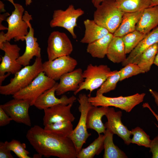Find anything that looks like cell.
<instances>
[{
    "mask_svg": "<svg viewBox=\"0 0 158 158\" xmlns=\"http://www.w3.org/2000/svg\"><path fill=\"white\" fill-rule=\"evenodd\" d=\"M26 136L31 146L42 157L77 158L75 146L68 137L48 132L37 125L31 127L28 131Z\"/></svg>",
    "mask_w": 158,
    "mask_h": 158,
    "instance_id": "6da1fadb",
    "label": "cell"
},
{
    "mask_svg": "<svg viewBox=\"0 0 158 158\" xmlns=\"http://www.w3.org/2000/svg\"><path fill=\"white\" fill-rule=\"evenodd\" d=\"M41 57H36L33 63L21 69L14 74L10 82L0 86V93L2 95H13L27 87L41 72L43 71Z\"/></svg>",
    "mask_w": 158,
    "mask_h": 158,
    "instance_id": "7a4b0ae2",
    "label": "cell"
},
{
    "mask_svg": "<svg viewBox=\"0 0 158 158\" xmlns=\"http://www.w3.org/2000/svg\"><path fill=\"white\" fill-rule=\"evenodd\" d=\"M96 8L93 20L114 34L120 24L124 12L118 8L114 0H104Z\"/></svg>",
    "mask_w": 158,
    "mask_h": 158,
    "instance_id": "3957f363",
    "label": "cell"
},
{
    "mask_svg": "<svg viewBox=\"0 0 158 158\" xmlns=\"http://www.w3.org/2000/svg\"><path fill=\"white\" fill-rule=\"evenodd\" d=\"M88 98L85 94H80L78 96V100L80 105L78 109L80 113V116L77 126L69 137L73 141L77 154L91 135L87 130V117L88 112L92 105L88 101Z\"/></svg>",
    "mask_w": 158,
    "mask_h": 158,
    "instance_id": "277c9868",
    "label": "cell"
},
{
    "mask_svg": "<svg viewBox=\"0 0 158 158\" xmlns=\"http://www.w3.org/2000/svg\"><path fill=\"white\" fill-rule=\"evenodd\" d=\"M6 0L11 2L14 6L15 9L6 20L8 27L7 31L4 35L5 41L10 42L13 39L16 42L23 41L25 40L24 37L28 32L29 28L28 23L23 19L24 9L20 4L15 3L13 0Z\"/></svg>",
    "mask_w": 158,
    "mask_h": 158,
    "instance_id": "5b68a950",
    "label": "cell"
},
{
    "mask_svg": "<svg viewBox=\"0 0 158 158\" xmlns=\"http://www.w3.org/2000/svg\"><path fill=\"white\" fill-rule=\"evenodd\" d=\"M114 72V71H111L107 65L97 66L90 64L83 72L84 81L80 85L78 89L73 92L74 95H76L81 90H85L90 91L88 97L90 96L91 93L100 87L107 78Z\"/></svg>",
    "mask_w": 158,
    "mask_h": 158,
    "instance_id": "8992f818",
    "label": "cell"
},
{
    "mask_svg": "<svg viewBox=\"0 0 158 158\" xmlns=\"http://www.w3.org/2000/svg\"><path fill=\"white\" fill-rule=\"evenodd\" d=\"M144 93L123 97H109L102 95H96L95 97H88V100L95 106L114 107L130 112L136 105L143 101L145 95Z\"/></svg>",
    "mask_w": 158,
    "mask_h": 158,
    "instance_id": "52a82bcc",
    "label": "cell"
},
{
    "mask_svg": "<svg viewBox=\"0 0 158 158\" xmlns=\"http://www.w3.org/2000/svg\"><path fill=\"white\" fill-rule=\"evenodd\" d=\"M56 83L42 71L28 85L13 95V97L28 100L31 106H33L42 94L53 87Z\"/></svg>",
    "mask_w": 158,
    "mask_h": 158,
    "instance_id": "ba28073f",
    "label": "cell"
},
{
    "mask_svg": "<svg viewBox=\"0 0 158 158\" xmlns=\"http://www.w3.org/2000/svg\"><path fill=\"white\" fill-rule=\"evenodd\" d=\"M84 13L81 8H75L71 4L65 10L58 9L54 11L52 18L49 23L51 27L63 28L70 33L74 39L77 38L74 29L77 26L78 18Z\"/></svg>",
    "mask_w": 158,
    "mask_h": 158,
    "instance_id": "9c48e42d",
    "label": "cell"
},
{
    "mask_svg": "<svg viewBox=\"0 0 158 158\" xmlns=\"http://www.w3.org/2000/svg\"><path fill=\"white\" fill-rule=\"evenodd\" d=\"M73 49L72 43L66 33L59 31L52 32L47 40V53L49 60L68 56Z\"/></svg>",
    "mask_w": 158,
    "mask_h": 158,
    "instance_id": "30bf717a",
    "label": "cell"
},
{
    "mask_svg": "<svg viewBox=\"0 0 158 158\" xmlns=\"http://www.w3.org/2000/svg\"><path fill=\"white\" fill-rule=\"evenodd\" d=\"M77 64V60L69 55L64 56L43 63V70L46 75L56 81L74 70Z\"/></svg>",
    "mask_w": 158,
    "mask_h": 158,
    "instance_id": "8fae6325",
    "label": "cell"
},
{
    "mask_svg": "<svg viewBox=\"0 0 158 158\" xmlns=\"http://www.w3.org/2000/svg\"><path fill=\"white\" fill-rule=\"evenodd\" d=\"M31 106L28 100L14 98L0 107L12 118V120L19 123L31 126V121L28 111Z\"/></svg>",
    "mask_w": 158,
    "mask_h": 158,
    "instance_id": "7c38bea8",
    "label": "cell"
},
{
    "mask_svg": "<svg viewBox=\"0 0 158 158\" xmlns=\"http://www.w3.org/2000/svg\"><path fill=\"white\" fill-rule=\"evenodd\" d=\"M23 19L28 23L29 30L24 38L26 42V47L24 53L17 60L18 62L22 66L29 65L31 60L34 56H41V49L37 42V39L34 36V31L30 23L32 19V15L28 11H25Z\"/></svg>",
    "mask_w": 158,
    "mask_h": 158,
    "instance_id": "4fadbf2b",
    "label": "cell"
},
{
    "mask_svg": "<svg viewBox=\"0 0 158 158\" xmlns=\"http://www.w3.org/2000/svg\"><path fill=\"white\" fill-rule=\"evenodd\" d=\"M0 49L5 53L4 56H1L0 75L7 73L15 74L22 67L17 61L20 56V48L17 44H11L9 42L7 41L0 46Z\"/></svg>",
    "mask_w": 158,
    "mask_h": 158,
    "instance_id": "5bb4252c",
    "label": "cell"
},
{
    "mask_svg": "<svg viewBox=\"0 0 158 158\" xmlns=\"http://www.w3.org/2000/svg\"><path fill=\"white\" fill-rule=\"evenodd\" d=\"M105 116L107 120L104 124L106 128L114 134L117 135L122 139L126 144L129 145L131 143L130 131L122 122V112L116 111L114 108L109 107Z\"/></svg>",
    "mask_w": 158,
    "mask_h": 158,
    "instance_id": "9a60e30c",
    "label": "cell"
},
{
    "mask_svg": "<svg viewBox=\"0 0 158 158\" xmlns=\"http://www.w3.org/2000/svg\"><path fill=\"white\" fill-rule=\"evenodd\" d=\"M58 83H56L53 87L42 94L36 100L33 106L42 110L59 104H73L77 99L73 95L69 97L64 95L60 98L56 97L55 93Z\"/></svg>",
    "mask_w": 158,
    "mask_h": 158,
    "instance_id": "2e32d148",
    "label": "cell"
},
{
    "mask_svg": "<svg viewBox=\"0 0 158 158\" xmlns=\"http://www.w3.org/2000/svg\"><path fill=\"white\" fill-rule=\"evenodd\" d=\"M83 72L82 69L78 68L62 76L56 88V95H61L69 91H76L84 80Z\"/></svg>",
    "mask_w": 158,
    "mask_h": 158,
    "instance_id": "e0dca14e",
    "label": "cell"
},
{
    "mask_svg": "<svg viewBox=\"0 0 158 158\" xmlns=\"http://www.w3.org/2000/svg\"><path fill=\"white\" fill-rule=\"evenodd\" d=\"M73 104H59L44 109L43 125L62 121H73L75 118L71 111Z\"/></svg>",
    "mask_w": 158,
    "mask_h": 158,
    "instance_id": "ac0fdd59",
    "label": "cell"
},
{
    "mask_svg": "<svg viewBox=\"0 0 158 158\" xmlns=\"http://www.w3.org/2000/svg\"><path fill=\"white\" fill-rule=\"evenodd\" d=\"M158 43V27L147 34L122 63L124 66L130 63L137 64L140 56L146 49L154 44Z\"/></svg>",
    "mask_w": 158,
    "mask_h": 158,
    "instance_id": "d6986e66",
    "label": "cell"
},
{
    "mask_svg": "<svg viewBox=\"0 0 158 158\" xmlns=\"http://www.w3.org/2000/svg\"><path fill=\"white\" fill-rule=\"evenodd\" d=\"M158 25V5L145 9L136 26V30L147 34Z\"/></svg>",
    "mask_w": 158,
    "mask_h": 158,
    "instance_id": "ffe728a7",
    "label": "cell"
},
{
    "mask_svg": "<svg viewBox=\"0 0 158 158\" xmlns=\"http://www.w3.org/2000/svg\"><path fill=\"white\" fill-rule=\"evenodd\" d=\"M109 107H98L93 106L89 110L87 117V129L94 130L99 135L105 133L106 128L102 120L103 116L105 115Z\"/></svg>",
    "mask_w": 158,
    "mask_h": 158,
    "instance_id": "44dd1931",
    "label": "cell"
},
{
    "mask_svg": "<svg viewBox=\"0 0 158 158\" xmlns=\"http://www.w3.org/2000/svg\"><path fill=\"white\" fill-rule=\"evenodd\" d=\"M85 34L80 42L89 44L105 36L110 32L105 28L97 24L93 20L84 21Z\"/></svg>",
    "mask_w": 158,
    "mask_h": 158,
    "instance_id": "7402d4cb",
    "label": "cell"
},
{
    "mask_svg": "<svg viewBox=\"0 0 158 158\" xmlns=\"http://www.w3.org/2000/svg\"><path fill=\"white\" fill-rule=\"evenodd\" d=\"M143 10L135 12H124L121 24L114 33V36L122 37L136 30V25Z\"/></svg>",
    "mask_w": 158,
    "mask_h": 158,
    "instance_id": "603a6c76",
    "label": "cell"
},
{
    "mask_svg": "<svg viewBox=\"0 0 158 158\" xmlns=\"http://www.w3.org/2000/svg\"><path fill=\"white\" fill-rule=\"evenodd\" d=\"M125 46L121 37L114 36L108 47L106 56L114 63H122L126 59Z\"/></svg>",
    "mask_w": 158,
    "mask_h": 158,
    "instance_id": "cb8c5ba5",
    "label": "cell"
},
{
    "mask_svg": "<svg viewBox=\"0 0 158 158\" xmlns=\"http://www.w3.org/2000/svg\"><path fill=\"white\" fill-rule=\"evenodd\" d=\"M114 37L110 33L104 37L88 44L87 52L94 58H104L106 55L109 43Z\"/></svg>",
    "mask_w": 158,
    "mask_h": 158,
    "instance_id": "d4e9b609",
    "label": "cell"
},
{
    "mask_svg": "<svg viewBox=\"0 0 158 158\" xmlns=\"http://www.w3.org/2000/svg\"><path fill=\"white\" fill-rule=\"evenodd\" d=\"M104 145V158H127L125 153L114 143L113 136L114 134L107 128L106 129Z\"/></svg>",
    "mask_w": 158,
    "mask_h": 158,
    "instance_id": "484cf974",
    "label": "cell"
},
{
    "mask_svg": "<svg viewBox=\"0 0 158 158\" xmlns=\"http://www.w3.org/2000/svg\"><path fill=\"white\" fill-rule=\"evenodd\" d=\"M118 8L124 12H135L150 7L151 0H115Z\"/></svg>",
    "mask_w": 158,
    "mask_h": 158,
    "instance_id": "4316f807",
    "label": "cell"
},
{
    "mask_svg": "<svg viewBox=\"0 0 158 158\" xmlns=\"http://www.w3.org/2000/svg\"><path fill=\"white\" fill-rule=\"evenodd\" d=\"M104 134H100L88 146L85 148H82L77 154V158H93L96 155L100 154L104 149Z\"/></svg>",
    "mask_w": 158,
    "mask_h": 158,
    "instance_id": "83f0119b",
    "label": "cell"
},
{
    "mask_svg": "<svg viewBox=\"0 0 158 158\" xmlns=\"http://www.w3.org/2000/svg\"><path fill=\"white\" fill-rule=\"evenodd\" d=\"M72 122L62 121L44 126V129L47 132L63 137H69L73 129Z\"/></svg>",
    "mask_w": 158,
    "mask_h": 158,
    "instance_id": "f1b7e54d",
    "label": "cell"
},
{
    "mask_svg": "<svg viewBox=\"0 0 158 158\" xmlns=\"http://www.w3.org/2000/svg\"><path fill=\"white\" fill-rule=\"evenodd\" d=\"M158 51V43L152 45L141 55L137 64L145 72L150 69Z\"/></svg>",
    "mask_w": 158,
    "mask_h": 158,
    "instance_id": "f546056e",
    "label": "cell"
},
{
    "mask_svg": "<svg viewBox=\"0 0 158 158\" xmlns=\"http://www.w3.org/2000/svg\"><path fill=\"white\" fill-rule=\"evenodd\" d=\"M147 34L136 30L121 37L125 45L126 54H129Z\"/></svg>",
    "mask_w": 158,
    "mask_h": 158,
    "instance_id": "4dcf8cb0",
    "label": "cell"
},
{
    "mask_svg": "<svg viewBox=\"0 0 158 158\" xmlns=\"http://www.w3.org/2000/svg\"><path fill=\"white\" fill-rule=\"evenodd\" d=\"M131 135H133L131 139V143L135 144L140 146L149 148L151 140L150 136L143 130L137 127L130 130Z\"/></svg>",
    "mask_w": 158,
    "mask_h": 158,
    "instance_id": "1f68e13d",
    "label": "cell"
},
{
    "mask_svg": "<svg viewBox=\"0 0 158 158\" xmlns=\"http://www.w3.org/2000/svg\"><path fill=\"white\" fill-rule=\"evenodd\" d=\"M119 71H114V73L109 76L97 91L96 95H102L114 90L117 83L120 81Z\"/></svg>",
    "mask_w": 158,
    "mask_h": 158,
    "instance_id": "d6a6232c",
    "label": "cell"
},
{
    "mask_svg": "<svg viewBox=\"0 0 158 158\" xmlns=\"http://www.w3.org/2000/svg\"><path fill=\"white\" fill-rule=\"evenodd\" d=\"M4 143L6 147L19 158H31L28 156L29 152L26 150V145L25 143H21L14 139L10 142L6 141Z\"/></svg>",
    "mask_w": 158,
    "mask_h": 158,
    "instance_id": "836d02e7",
    "label": "cell"
},
{
    "mask_svg": "<svg viewBox=\"0 0 158 158\" xmlns=\"http://www.w3.org/2000/svg\"><path fill=\"white\" fill-rule=\"evenodd\" d=\"M120 75V81L126 79L145 72L137 64L130 63L119 71Z\"/></svg>",
    "mask_w": 158,
    "mask_h": 158,
    "instance_id": "e575fe53",
    "label": "cell"
},
{
    "mask_svg": "<svg viewBox=\"0 0 158 158\" xmlns=\"http://www.w3.org/2000/svg\"><path fill=\"white\" fill-rule=\"evenodd\" d=\"M149 148L150 152L152 154V158H158V135L151 140Z\"/></svg>",
    "mask_w": 158,
    "mask_h": 158,
    "instance_id": "d590c367",
    "label": "cell"
},
{
    "mask_svg": "<svg viewBox=\"0 0 158 158\" xmlns=\"http://www.w3.org/2000/svg\"><path fill=\"white\" fill-rule=\"evenodd\" d=\"M12 120V118L0 107V126H4L8 124Z\"/></svg>",
    "mask_w": 158,
    "mask_h": 158,
    "instance_id": "8d00e7d4",
    "label": "cell"
},
{
    "mask_svg": "<svg viewBox=\"0 0 158 158\" xmlns=\"http://www.w3.org/2000/svg\"><path fill=\"white\" fill-rule=\"evenodd\" d=\"M11 151L6 146L4 142H0V158H13Z\"/></svg>",
    "mask_w": 158,
    "mask_h": 158,
    "instance_id": "74e56055",
    "label": "cell"
},
{
    "mask_svg": "<svg viewBox=\"0 0 158 158\" xmlns=\"http://www.w3.org/2000/svg\"><path fill=\"white\" fill-rule=\"evenodd\" d=\"M10 16V14L8 13H4L0 15V30H5L8 29V28L6 27L3 25L1 24V23L3 20H6V17Z\"/></svg>",
    "mask_w": 158,
    "mask_h": 158,
    "instance_id": "f35d334b",
    "label": "cell"
},
{
    "mask_svg": "<svg viewBox=\"0 0 158 158\" xmlns=\"http://www.w3.org/2000/svg\"><path fill=\"white\" fill-rule=\"evenodd\" d=\"M149 91L154 98L156 105L158 106V92L151 89H149Z\"/></svg>",
    "mask_w": 158,
    "mask_h": 158,
    "instance_id": "ab89813d",
    "label": "cell"
},
{
    "mask_svg": "<svg viewBox=\"0 0 158 158\" xmlns=\"http://www.w3.org/2000/svg\"><path fill=\"white\" fill-rule=\"evenodd\" d=\"M142 106L143 108H147L150 111H151L153 115L155 117L157 120L158 122V114H156L151 109L149 104L147 103H144L142 105ZM157 127L158 128V125H156Z\"/></svg>",
    "mask_w": 158,
    "mask_h": 158,
    "instance_id": "60d3db41",
    "label": "cell"
},
{
    "mask_svg": "<svg viewBox=\"0 0 158 158\" xmlns=\"http://www.w3.org/2000/svg\"><path fill=\"white\" fill-rule=\"evenodd\" d=\"M11 73H7L6 74L2 75H0V85H2L3 82L5 80V78L8 77Z\"/></svg>",
    "mask_w": 158,
    "mask_h": 158,
    "instance_id": "b9f144b4",
    "label": "cell"
},
{
    "mask_svg": "<svg viewBox=\"0 0 158 158\" xmlns=\"http://www.w3.org/2000/svg\"><path fill=\"white\" fill-rule=\"evenodd\" d=\"M104 0H91V2L94 7L96 8Z\"/></svg>",
    "mask_w": 158,
    "mask_h": 158,
    "instance_id": "7bdbcfd3",
    "label": "cell"
},
{
    "mask_svg": "<svg viewBox=\"0 0 158 158\" xmlns=\"http://www.w3.org/2000/svg\"><path fill=\"white\" fill-rule=\"evenodd\" d=\"M0 12H4L6 10L4 9V5L3 2L0 1Z\"/></svg>",
    "mask_w": 158,
    "mask_h": 158,
    "instance_id": "ee69618b",
    "label": "cell"
},
{
    "mask_svg": "<svg viewBox=\"0 0 158 158\" xmlns=\"http://www.w3.org/2000/svg\"><path fill=\"white\" fill-rule=\"evenodd\" d=\"M158 5V0H151V6Z\"/></svg>",
    "mask_w": 158,
    "mask_h": 158,
    "instance_id": "f6af8a7d",
    "label": "cell"
},
{
    "mask_svg": "<svg viewBox=\"0 0 158 158\" xmlns=\"http://www.w3.org/2000/svg\"><path fill=\"white\" fill-rule=\"evenodd\" d=\"M154 64L158 67V51L156 55Z\"/></svg>",
    "mask_w": 158,
    "mask_h": 158,
    "instance_id": "bcb514c9",
    "label": "cell"
},
{
    "mask_svg": "<svg viewBox=\"0 0 158 158\" xmlns=\"http://www.w3.org/2000/svg\"><path fill=\"white\" fill-rule=\"evenodd\" d=\"M26 6L30 5L32 2V0H25Z\"/></svg>",
    "mask_w": 158,
    "mask_h": 158,
    "instance_id": "7dc6e473",
    "label": "cell"
},
{
    "mask_svg": "<svg viewBox=\"0 0 158 158\" xmlns=\"http://www.w3.org/2000/svg\"></svg>",
    "mask_w": 158,
    "mask_h": 158,
    "instance_id": "c3c4849f",
    "label": "cell"
}]
</instances>
